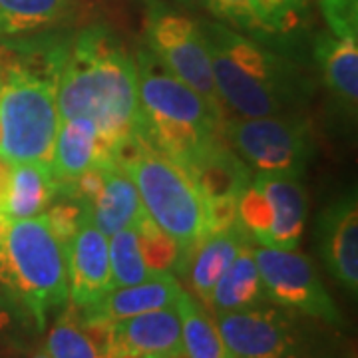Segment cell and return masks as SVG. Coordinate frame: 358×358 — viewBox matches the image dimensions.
Segmentation results:
<instances>
[{
  "label": "cell",
  "mask_w": 358,
  "mask_h": 358,
  "mask_svg": "<svg viewBox=\"0 0 358 358\" xmlns=\"http://www.w3.org/2000/svg\"><path fill=\"white\" fill-rule=\"evenodd\" d=\"M56 106L60 122L90 120L110 157L115 143L136 131L141 115L136 62L110 30L94 26L66 44Z\"/></svg>",
  "instance_id": "obj_1"
},
{
  "label": "cell",
  "mask_w": 358,
  "mask_h": 358,
  "mask_svg": "<svg viewBox=\"0 0 358 358\" xmlns=\"http://www.w3.org/2000/svg\"><path fill=\"white\" fill-rule=\"evenodd\" d=\"M219 96L235 114L265 117L307 102L299 68L223 24H201Z\"/></svg>",
  "instance_id": "obj_2"
},
{
  "label": "cell",
  "mask_w": 358,
  "mask_h": 358,
  "mask_svg": "<svg viewBox=\"0 0 358 358\" xmlns=\"http://www.w3.org/2000/svg\"><path fill=\"white\" fill-rule=\"evenodd\" d=\"M140 124L134 134L183 167L211 141L223 138L225 114L217 112L167 68L150 48L136 58Z\"/></svg>",
  "instance_id": "obj_3"
},
{
  "label": "cell",
  "mask_w": 358,
  "mask_h": 358,
  "mask_svg": "<svg viewBox=\"0 0 358 358\" xmlns=\"http://www.w3.org/2000/svg\"><path fill=\"white\" fill-rule=\"evenodd\" d=\"M112 159L134 181L145 213L178 243L181 271L189 253L209 235L201 193L169 157L138 134L117 141Z\"/></svg>",
  "instance_id": "obj_4"
},
{
  "label": "cell",
  "mask_w": 358,
  "mask_h": 358,
  "mask_svg": "<svg viewBox=\"0 0 358 358\" xmlns=\"http://www.w3.org/2000/svg\"><path fill=\"white\" fill-rule=\"evenodd\" d=\"M0 285L24 308L36 331L70 299L66 245L46 215L10 221L0 247Z\"/></svg>",
  "instance_id": "obj_5"
},
{
  "label": "cell",
  "mask_w": 358,
  "mask_h": 358,
  "mask_svg": "<svg viewBox=\"0 0 358 358\" xmlns=\"http://www.w3.org/2000/svg\"><path fill=\"white\" fill-rule=\"evenodd\" d=\"M56 82L13 64L0 86V162H50L60 126Z\"/></svg>",
  "instance_id": "obj_6"
},
{
  "label": "cell",
  "mask_w": 358,
  "mask_h": 358,
  "mask_svg": "<svg viewBox=\"0 0 358 358\" xmlns=\"http://www.w3.org/2000/svg\"><path fill=\"white\" fill-rule=\"evenodd\" d=\"M307 219V195L296 176L257 173L237 201V223L257 243L294 251Z\"/></svg>",
  "instance_id": "obj_7"
},
{
  "label": "cell",
  "mask_w": 358,
  "mask_h": 358,
  "mask_svg": "<svg viewBox=\"0 0 358 358\" xmlns=\"http://www.w3.org/2000/svg\"><path fill=\"white\" fill-rule=\"evenodd\" d=\"M223 138L257 173L303 176L313 155L310 126L299 115L225 120Z\"/></svg>",
  "instance_id": "obj_8"
},
{
  "label": "cell",
  "mask_w": 358,
  "mask_h": 358,
  "mask_svg": "<svg viewBox=\"0 0 358 358\" xmlns=\"http://www.w3.org/2000/svg\"><path fill=\"white\" fill-rule=\"evenodd\" d=\"M265 299L293 308L327 324L341 327L343 315L334 305L315 265L305 255L285 249H253Z\"/></svg>",
  "instance_id": "obj_9"
},
{
  "label": "cell",
  "mask_w": 358,
  "mask_h": 358,
  "mask_svg": "<svg viewBox=\"0 0 358 358\" xmlns=\"http://www.w3.org/2000/svg\"><path fill=\"white\" fill-rule=\"evenodd\" d=\"M148 48L211 108L225 114L201 26L181 14H152L148 24Z\"/></svg>",
  "instance_id": "obj_10"
},
{
  "label": "cell",
  "mask_w": 358,
  "mask_h": 358,
  "mask_svg": "<svg viewBox=\"0 0 358 358\" xmlns=\"http://www.w3.org/2000/svg\"><path fill=\"white\" fill-rule=\"evenodd\" d=\"M217 331L233 358H307V343L291 315L251 307L217 313Z\"/></svg>",
  "instance_id": "obj_11"
},
{
  "label": "cell",
  "mask_w": 358,
  "mask_h": 358,
  "mask_svg": "<svg viewBox=\"0 0 358 358\" xmlns=\"http://www.w3.org/2000/svg\"><path fill=\"white\" fill-rule=\"evenodd\" d=\"M68 287L72 307L78 310L94 308L114 289L108 239L92 221V215L82 219L76 233L66 243Z\"/></svg>",
  "instance_id": "obj_12"
},
{
  "label": "cell",
  "mask_w": 358,
  "mask_h": 358,
  "mask_svg": "<svg viewBox=\"0 0 358 358\" xmlns=\"http://www.w3.org/2000/svg\"><path fill=\"white\" fill-rule=\"evenodd\" d=\"M317 247L334 281L358 291V205L355 189L327 205L317 219Z\"/></svg>",
  "instance_id": "obj_13"
},
{
  "label": "cell",
  "mask_w": 358,
  "mask_h": 358,
  "mask_svg": "<svg viewBox=\"0 0 358 358\" xmlns=\"http://www.w3.org/2000/svg\"><path fill=\"white\" fill-rule=\"evenodd\" d=\"M112 348L136 358H185L176 305L112 322Z\"/></svg>",
  "instance_id": "obj_14"
},
{
  "label": "cell",
  "mask_w": 358,
  "mask_h": 358,
  "mask_svg": "<svg viewBox=\"0 0 358 358\" xmlns=\"http://www.w3.org/2000/svg\"><path fill=\"white\" fill-rule=\"evenodd\" d=\"M223 140L225 138L211 141L201 152L193 155L185 166L179 167L192 179L197 192L201 193L203 201L225 199V197L239 199V195L253 179L251 167Z\"/></svg>",
  "instance_id": "obj_15"
},
{
  "label": "cell",
  "mask_w": 358,
  "mask_h": 358,
  "mask_svg": "<svg viewBox=\"0 0 358 358\" xmlns=\"http://www.w3.org/2000/svg\"><path fill=\"white\" fill-rule=\"evenodd\" d=\"M112 159L100 148L96 126L86 117L62 120L50 154V173L58 189L70 187L88 169Z\"/></svg>",
  "instance_id": "obj_16"
},
{
  "label": "cell",
  "mask_w": 358,
  "mask_h": 358,
  "mask_svg": "<svg viewBox=\"0 0 358 358\" xmlns=\"http://www.w3.org/2000/svg\"><path fill=\"white\" fill-rule=\"evenodd\" d=\"M205 8L219 20L253 34L287 32L299 20L305 0H179Z\"/></svg>",
  "instance_id": "obj_17"
},
{
  "label": "cell",
  "mask_w": 358,
  "mask_h": 358,
  "mask_svg": "<svg viewBox=\"0 0 358 358\" xmlns=\"http://www.w3.org/2000/svg\"><path fill=\"white\" fill-rule=\"evenodd\" d=\"M90 207L94 225L106 237H112L124 227L138 225L148 215L134 181L114 159L102 164V185L90 201Z\"/></svg>",
  "instance_id": "obj_18"
},
{
  "label": "cell",
  "mask_w": 358,
  "mask_h": 358,
  "mask_svg": "<svg viewBox=\"0 0 358 358\" xmlns=\"http://www.w3.org/2000/svg\"><path fill=\"white\" fill-rule=\"evenodd\" d=\"M247 243H251L249 235L239 227V223H235L227 229L207 235L189 253L181 271L187 273L192 289L201 301L209 303L213 287Z\"/></svg>",
  "instance_id": "obj_19"
},
{
  "label": "cell",
  "mask_w": 358,
  "mask_h": 358,
  "mask_svg": "<svg viewBox=\"0 0 358 358\" xmlns=\"http://www.w3.org/2000/svg\"><path fill=\"white\" fill-rule=\"evenodd\" d=\"M315 58L334 103L346 115L355 117L358 102L357 42L338 38L334 34H322L315 46Z\"/></svg>",
  "instance_id": "obj_20"
},
{
  "label": "cell",
  "mask_w": 358,
  "mask_h": 358,
  "mask_svg": "<svg viewBox=\"0 0 358 358\" xmlns=\"http://www.w3.org/2000/svg\"><path fill=\"white\" fill-rule=\"evenodd\" d=\"M181 291L183 289L179 287L176 277L167 271L138 285L112 289L96 307L82 310V313L98 315L110 322H115V320L128 319L141 313L173 307L178 303Z\"/></svg>",
  "instance_id": "obj_21"
},
{
  "label": "cell",
  "mask_w": 358,
  "mask_h": 358,
  "mask_svg": "<svg viewBox=\"0 0 358 358\" xmlns=\"http://www.w3.org/2000/svg\"><path fill=\"white\" fill-rule=\"evenodd\" d=\"M10 167L4 215L8 221L38 217L58 193L48 162H26Z\"/></svg>",
  "instance_id": "obj_22"
},
{
  "label": "cell",
  "mask_w": 358,
  "mask_h": 358,
  "mask_svg": "<svg viewBox=\"0 0 358 358\" xmlns=\"http://www.w3.org/2000/svg\"><path fill=\"white\" fill-rule=\"evenodd\" d=\"M263 301L265 291L253 255V247L247 243L213 287L209 305L215 308V313H227L257 307Z\"/></svg>",
  "instance_id": "obj_23"
},
{
  "label": "cell",
  "mask_w": 358,
  "mask_h": 358,
  "mask_svg": "<svg viewBox=\"0 0 358 358\" xmlns=\"http://www.w3.org/2000/svg\"><path fill=\"white\" fill-rule=\"evenodd\" d=\"M176 308L181 320V341L185 358H233L217 331V324L199 303L181 291Z\"/></svg>",
  "instance_id": "obj_24"
},
{
  "label": "cell",
  "mask_w": 358,
  "mask_h": 358,
  "mask_svg": "<svg viewBox=\"0 0 358 358\" xmlns=\"http://www.w3.org/2000/svg\"><path fill=\"white\" fill-rule=\"evenodd\" d=\"M68 4L70 0H0V34L18 36L52 26Z\"/></svg>",
  "instance_id": "obj_25"
},
{
  "label": "cell",
  "mask_w": 358,
  "mask_h": 358,
  "mask_svg": "<svg viewBox=\"0 0 358 358\" xmlns=\"http://www.w3.org/2000/svg\"><path fill=\"white\" fill-rule=\"evenodd\" d=\"M108 255H110L114 289L138 285L159 275V273H152L143 261L136 225L115 231L112 235V243H108Z\"/></svg>",
  "instance_id": "obj_26"
},
{
  "label": "cell",
  "mask_w": 358,
  "mask_h": 358,
  "mask_svg": "<svg viewBox=\"0 0 358 358\" xmlns=\"http://www.w3.org/2000/svg\"><path fill=\"white\" fill-rule=\"evenodd\" d=\"M46 355L50 358H106L102 348L84 329L74 307L64 310L52 327Z\"/></svg>",
  "instance_id": "obj_27"
},
{
  "label": "cell",
  "mask_w": 358,
  "mask_h": 358,
  "mask_svg": "<svg viewBox=\"0 0 358 358\" xmlns=\"http://www.w3.org/2000/svg\"><path fill=\"white\" fill-rule=\"evenodd\" d=\"M140 249L143 261L152 273H167L178 267L179 247L178 243L155 225L150 215L141 219L136 225Z\"/></svg>",
  "instance_id": "obj_28"
},
{
  "label": "cell",
  "mask_w": 358,
  "mask_h": 358,
  "mask_svg": "<svg viewBox=\"0 0 358 358\" xmlns=\"http://www.w3.org/2000/svg\"><path fill=\"white\" fill-rule=\"evenodd\" d=\"M320 10L334 36L358 42V0H320Z\"/></svg>",
  "instance_id": "obj_29"
},
{
  "label": "cell",
  "mask_w": 358,
  "mask_h": 358,
  "mask_svg": "<svg viewBox=\"0 0 358 358\" xmlns=\"http://www.w3.org/2000/svg\"><path fill=\"white\" fill-rule=\"evenodd\" d=\"M30 324L32 320L26 315L24 308L0 285V346L4 343H14L18 333Z\"/></svg>",
  "instance_id": "obj_30"
},
{
  "label": "cell",
  "mask_w": 358,
  "mask_h": 358,
  "mask_svg": "<svg viewBox=\"0 0 358 358\" xmlns=\"http://www.w3.org/2000/svg\"><path fill=\"white\" fill-rule=\"evenodd\" d=\"M8 178H10V169L4 162H0V213H4V203L8 195Z\"/></svg>",
  "instance_id": "obj_31"
},
{
  "label": "cell",
  "mask_w": 358,
  "mask_h": 358,
  "mask_svg": "<svg viewBox=\"0 0 358 358\" xmlns=\"http://www.w3.org/2000/svg\"><path fill=\"white\" fill-rule=\"evenodd\" d=\"M8 225H10V221L6 219L4 213H0V247H2V243H4V237H6Z\"/></svg>",
  "instance_id": "obj_32"
},
{
  "label": "cell",
  "mask_w": 358,
  "mask_h": 358,
  "mask_svg": "<svg viewBox=\"0 0 358 358\" xmlns=\"http://www.w3.org/2000/svg\"><path fill=\"white\" fill-rule=\"evenodd\" d=\"M34 358H50V357L46 355V350H40L38 355H34Z\"/></svg>",
  "instance_id": "obj_33"
},
{
  "label": "cell",
  "mask_w": 358,
  "mask_h": 358,
  "mask_svg": "<svg viewBox=\"0 0 358 358\" xmlns=\"http://www.w3.org/2000/svg\"><path fill=\"white\" fill-rule=\"evenodd\" d=\"M0 86H2V78H0Z\"/></svg>",
  "instance_id": "obj_34"
}]
</instances>
